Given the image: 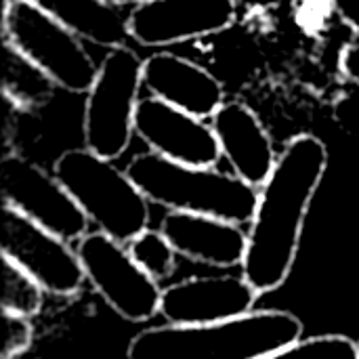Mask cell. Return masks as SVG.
Returning <instances> with one entry per match:
<instances>
[{
	"label": "cell",
	"mask_w": 359,
	"mask_h": 359,
	"mask_svg": "<svg viewBox=\"0 0 359 359\" xmlns=\"http://www.w3.org/2000/svg\"><path fill=\"white\" fill-rule=\"evenodd\" d=\"M160 231L179 257L208 267L229 269L242 265L248 250V233L242 225L194 212L168 210Z\"/></svg>",
	"instance_id": "obj_14"
},
{
	"label": "cell",
	"mask_w": 359,
	"mask_h": 359,
	"mask_svg": "<svg viewBox=\"0 0 359 359\" xmlns=\"http://www.w3.org/2000/svg\"><path fill=\"white\" fill-rule=\"evenodd\" d=\"M86 280L122 320L145 324L160 313L162 288L130 257L124 244L97 231L78 240Z\"/></svg>",
	"instance_id": "obj_7"
},
{
	"label": "cell",
	"mask_w": 359,
	"mask_h": 359,
	"mask_svg": "<svg viewBox=\"0 0 359 359\" xmlns=\"http://www.w3.org/2000/svg\"><path fill=\"white\" fill-rule=\"evenodd\" d=\"M42 301H44L42 286L34 278H29L23 269H19L15 263L2 259V294H0L2 313L29 320L42 309Z\"/></svg>",
	"instance_id": "obj_18"
},
{
	"label": "cell",
	"mask_w": 359,
	"mask_h": 359,
	"mask_svg": "<svg viewBox=\"0 0 359 359\" xmlns=\"http://www.w3.org/2000/svg\"><path fill=\"white\" fill-rule=\"evenodd\" d=\"M334 8L339 17L359 34V0H334Z\"/></svg>",
	"instance_id": "obj_24"
},
{
	"label": "cell",
	"mask_w": 359,
	"mask_h": 359,
	"mask_svg": "<svg viewBox=\"0 0 359 359\" xmlns=\"http://www.w3.org/2000/svg\"><path fill=\"white\" fill-rule=\"evenodd\" d=\"M55 86L57 84L40 67H36L8 42H4L2 93L8 101L21 107H36L53 97Z\"/></svg>",
	"instance_id": "obj_17"
},
{
	"label": "cell",
	"mask_w": 359,
	"mask_h": 359,
	"mask_svg": "<svg viewBox=\"0 0 359 359\" xmlns=\"http://www.w3.org/2000/svg\"><path fill=\"white\" fill-rule=\"evenodd\" d=\"M233 2L250 11H269V8H276L282 0H233Z\"/></svg>",
	"instance_id": "obj_25"
},
{
	"label": "cell",
	"mask_w": 359,
	"mask_h": 359,
	"mask_svg": "<svg viewBox=\"0 0 359 359\" xmlns=\"http://www.w3.org/2000/svg\"><path fill=\"white\" fill-rule=\"evenodd\" d=\"M126 172L149 204L208 215L238 225H248L255 219L259 189L215 166H187L145 151L128 162Z\"/></svg>",
	"instance_id": "obj_3"
},
{
	"label": "cell",
	"mask_w": 359,
	"mask_h": 359,
	"mask_svg": "<svg viewBox=\"0 0 359 359\" xmlns=\"http://www.w3.org/2000/svg\"><path fill=\"white\" fill-rule=\"evenodd\" d=\"M135 135L149 151L179 164L212 168L223 158L210 124L151 95L137 105Z\"/></svg>",
	"instance_id": "obj_11"
},
{
	"label": "cell",
	"mask_w": 359,
	"mask_h": 359,
	"mask_svg": "<svg viewBox=\"0 0 359 359\" xmlns=\"http://www.w3.org/2000/svg\"><path fill=\"white\" fill-rule=\"evenodd\" d=\"M339 65H341L343 76H345L351 84H358L359 86V42L349 44V46L343 48Z\"/></svg>",
	"instance_id": "obj_23"
},
{
	"label": "cell",
	"mask_w": 359,
	"mask_h": 359,
	"mask_svg": "<svg viewBox=\"0 0 359 359\" xmlns=\"http://www.w3.org/2000/svg\"><path fill=\"white\" fill-rule=\"evenodd\" d=\"M303 322L282 309H255L206 326H156L135 334L126 359H263L299 341Z\"/></svg>",
	"instance_id": "obj_2"
},
{
	"label": "cell",
	"mask_w": 359,
	"mask_h": 359,
	"mask_svg": "<svg viewBox=\"0 0 359 359\" xmlns=\"http://www.w3.org/2000/svg\"><path fill=\"white\" fill-rule=\"evenodd\" d=\"M2 359H17L34 339V326L27 318L2 313Z\"/></svg>",
	"instance_id": "obj_21"
},
{
	"label": "cell",
	"mask_w": 359,
	"mask_h": 359,
	"mask_svg": "<svg viewBox=\"0 0 359 359\" xmlns=\"http://www.w3.org/2000/svg\"><path fill=\"white\" fill-rule=\"evenodd\" d=\"M358 343H359V341H358Z\"/></svg>",
	"instance_id": "obj_27"
},
{
	"label": "cell",
	"mask_w": 359,
	"mask_h": 359,
	"mask_svg": "<svg viewBox=\"0 0 359 359\" xmlns=\"http://www.w3.org/2000/svg\"><path fill=\"white\" fill-rule=\"evenodd\" d=\"M143 86L187 114L212 118L225 103L223 82L204 65L175 53H154L143 61Z\"/></svg>",
	"instance_id": "obj_13"
},
{
	"label": "cell",
	"mask_w": 359,
	"mask_h": 359,
	"mask_svg": "<svg viewBox=\"0 0 359 359\" xmlns=\"http://www.w3.org/2000/svg\"><path fill=\"white\" fill-rule=\"evenodd\" d=\"M105 2H109V4H114V6H128V4H135V6H139V4H145V2H151V0H105Z\"/></svg>",
	"instance_id": "obj_26"
},
{
	"label": "cell",
	"mask_w": 359,
	"mask_h": 359,
	"mask_svg": "<svg viewBox=\"0 0 359 359\" xmlns=\"http://www.w3.org/2000/svg\"><path fill=\"white\" fill-rule=\"evenodd\" d=\"M128 252L135 263L158 282L170 278L177 269V250L160 229H145L139 233L128 242Z\"/></svg>",
	"instance_id": "obj_19"
},
{
	"label": "cell",
	"mask_w": 359,
	"mask_h": 359,
	"mask_svg": "<svg viewBox=\"0 0 359 359\" xmlns=\"http://www.w3.org/2000/svg\"><path fill=\"white\" fill-rule=\"evenodd\" d=\"M334 122L351 137L359 139V86L353 84L351 90L343 93L334 101Z\"/></svg>",
	"instance_id": "obj_22"
},
{
	"label": "cell",
	"mask_w": 359,
	"mask_h": 359,
	"mask_svg": "<svg viewBox=\"0 0 359 359\" xmlns=\"http://www.w3.org/2000/svg\"><path fill=\"white\" fill-rule=\"evenodd\" d=\"M0 194L4 206L65 242L86 236L90 221L63 183L19 154H6L0 162Z\"/></svg>",
	"instance_id": "obj_9"
},
{
	"label": "cell",
	"mask_w": 359,
	"mask_h": 359,
	"mask_svg": "<svg viewBox=\"0 0 359 359\" xmlns=\"http://www.w3.org/2000/svg\"><path fill=\"white\" fill-rule=\"evenodd\" d=\"M2 36L15 50L40 67L59 88L88 93L99 63L84 48L82 38L67 25L27 0H6Z\"/></svg>",
	"instance_id": "obj_5"
},
{
	"label": "cell",
	"mask_w": 359,
	"mask_h": 359,
	"mask_svg": "<svg viewBox=\"0 0 359 359\" xmlns=\"http://www.w3.org/2000/svg\"><path fill=\"white\" fill-rule=\"evenodd\" d=\"M326 168V143L313 135H297L278 156L273 172L259 189L242 263V278L259 297L278 290L290 278L305 221Z\"/></svg>",
	"instance_id": "obj_1"
},
{
	"label": "cell",
	"mask_w": 359,
	"mask_h": 359,
	"mask_svg": "<svg viewBox=\"0 0 359 359\" xmlns=\"http://www.w3.org/2000/svg\"><path fill=\"white\" fill-rule=\"evenodd\" d=\"M263 359H359V343L345 334L299 339Z\"/></svg>",
	"instance_id": "obj_20"
},
{
	"label": "cell",
	"mask_w": 359,
	"mask_h": 359,
	"mask_svg": "<svg viewBox=\"0 0 359 359\" xmlns=\"http://www.w3.org/2000/svg\"><path fill=\"white\" fill-rule=\"evenodd\" d=\"M93 44L118 48L128 34V17L105 0H27Z\"/></svg>",
	"instance_id": "obj_16"
},
{
	"label": "cell",
	"mask_w": 359,
	"mask_h": 359,
	"mask_svg": "<svg viewBox=\"0 0 359 359\" xmlns=\"http://www.w3.org/2000/svg\"><path fill=\"white\" fill-rule=\"evenodd\" d=\"M141 86L143 59L126 44L109 48L86 93L82 118L86 149L105 160H116L128 149Z\"/></svg>",
	"instance_id": "obj_6"
},
{
	"label": "cell",
	"mask_w": 359,
	"mask_h": 359,
	"mask_svg": "<svg viewBox=\"0 0 359 359\" xmlns=\"http://www.w3.org/2000/svg\"><path fill=\"white\" fill-rule=\"evenodd\" d=\"M53 175L72 194L90 223L120 244H128L149 229V200L126 170L90 149L63 151Z\"/></svg>",
	"instance_id": "obj_4"
},
{
	"label": "cell",
	"mask_w": 359,
	"mask_h": 359,
	"mask_svg": "<svg viewBox=\"0 0 359 359\" xmlns=\"http://www.w3.org/2000/svg\"><path fill=\"white\" fill-rule=\"evenodd\" d=\"M0 248L2 259L15 263L53 297H74L86 280L78 250L69 242L4 204L0 217Z\"/></svg>",
	"instance_id": "obj_8"
},
{
	"label": "cell",
	"mask_w": 359,
	"mask_h": 359,
	"mask_svg": "<svg viewBox=\"0 0 359 359\" xmlns=\"http://www.w3.org/2000/svg\"><path fill=\"white\" fill-rule=\"evenodd\" d=\"M236 21L233 0H151L128 13V34L143 46H172L221 34Z\"/></svg>",
	"instance_id": "obj_10"
},
{
	"label": "cell",
	"mask_w": 359,
	"mask_h": 359,
	"mask_svg": "<svg viewBox=\"0 0 359 359\" xmlns=\"http://www.w3.org/2000/svg\"><path fill=\"white\" fill-rule=\"evenodd\" d=\"M210 126L233 175L257 189L263 187L276 168L278 156L259 116L240 101H225L210 118Z\"/></svg>",
	"instance_id": "obj_15"
},
{
	"label": "cell",
	"mask_w": 359,
	"mask_h": 359,
	"mask_svg": "<svg viewBox=\"0 0 359 359\" xmlns=\"http://www.w3.org/2000/svg\"><path fill=\"white\" fill-rule=\"evenodd\" d=\"M259 292L238 276H194L162 290L160 316L172 326H206L242 318Z\"/></svg>",
	"instance_id": "obj_12"
}]
</instances>
